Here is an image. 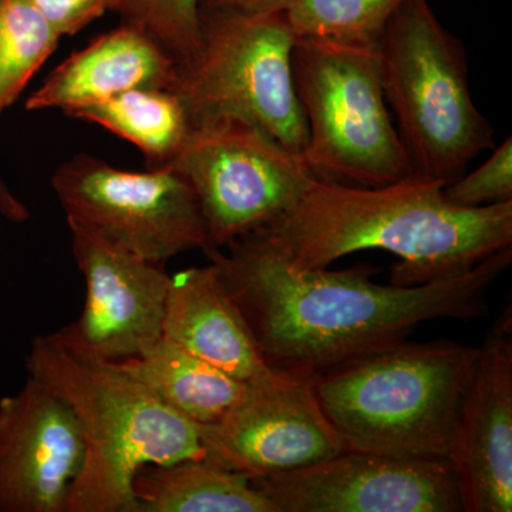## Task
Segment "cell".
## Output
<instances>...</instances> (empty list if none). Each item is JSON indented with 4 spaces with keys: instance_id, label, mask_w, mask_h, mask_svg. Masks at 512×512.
Here are the masks:
<instances>
[{
    "instance_id": "1",
    "label": "cell",
    "mask_w": 512,
    "mask_h": 512,
    "mask_svg": "<svg viewBox=\"0 0 512 512\" xmlns=\"http://www.w3.org/2000/svg\"><path fill=\"white\" fill-rule=\"evenodd\" d=\"M266 365L313 380L357 356L403 342L421 323L487 315V295L512 245L463 274L423 285H379L372 268L291 271L251 237L205 254Z\"/></svg>"
},
{
    "instance_id": "2",
    "label": "cell",
    "mask_w": 512,
    "mask_h": 512,
    "mask_svg": "<svg viewBox=\"0 0 512 512\" xmlns=\"http://www.w3.org/2000/svg\"><path fill=\"white\" fill-rule=\"evenodd\" d=\"M443 188L417 177L379 187L316 178L281 217L247 237L295 272L382 249L400 258L390 276L396 286L463 274L512 245V201L458 207Z\"/></svg>"
},
{
    "instance_id": "3",
    "label": "cell",
    "mask_w": 512,
    "mask_h": 512,
    "mask_svg": "<svg viewBox=\"0 0 512 512\" xmlns=\"http://www.w3.org/2000/svg\"><path fill=\"white\" fill-rule=\"evenodd\" d=\"M26 369L69 404L82 429L86 454L66 512H131L138 471L207 460L204 426L175 412L113 363L36 336Z\"/></svg>"
},
{
    "instance_id": "4",
    "label": "cell",
    "mask_w": 512,
    "mask_h": 512,
    "mask_svg": "<svg viewBox=\"0 0 512 512\" xmlns=\"http://www.w3.org/2000/svg\"><path fill=\"white\" fill-rule=\"evenodd\" d=\"M478 348L436 340L394 343L312 380L346 450L396 458H446Z\"/></svg>"
},
{
    "instance_id": "5",
    "label": "cell",
    "mask_w": 512,
    "mask_h": 512,
    "mask_svg": "<svg viewBox=\"0 0 512 512\" xmlns=\"http://www.w3.org/2000/svg\"><path fill=\"white\" fill-rule=\"evenodd\" d=\"M377 56L414 177L446 187L474 158L493 150V127L471 96L466 49L441 25L429 0H410L394 13Z\"/></svg>"
},
{
    "instance_id": "6",
    "label": "cell",
    "mask_w": 512,
    "mask_h": 512,
    "mask_svg": "<svg viewBox=\"0 0 512 512\" xmlns=\"http://www.w3.org/2000/svg\"><path fill=\"white\" fill-rule=\"evenodd\" d=\"M292 70L308 130L301 157L316 178L379 187L414 177L384 96L377 46L298 37Z\"/></svg>"
},
{
    "instance_id": "7",
    "label": "cell",
    "mask_w": 512,
    "mask_h": 512,
    "mask_svg": "<svg viewBox=\"0 0 512 512\" xmlns=\"http://www.w3.org/2000/svg\"><path fill=\"white\" fill-rule=\"evenodd\" d=\"M296 33L285 12L201 8V35L170 89L192 123L232 116L255 124L302 156L308 130L293 82Z\"/></svg>"
},
{
    "instance_id": "8",
    "label": "cell",
    "mask_w": 512,
    "mask_h": 512,
    "mask_svg": "<svg viewBox=\"0 0 512 512\" xmlns=\"http://www.w3.org/2000/svg\"><path fill=\"white\" fill-rule=\"evenodd\" d=\"M165 167L183 174L197 195L210 251L271 224L316 180L301 156L232 116L194 121L180 153Z\"/></svg>"
},
{
    "instance_id": "9",
    "label": "cell",
    "mask_w": 512,
    "mask_h": 512,
    "mask_svg": "<svg viewBox=\"0 0 512 512\" xmlns=\"http://www.w3.org/2000/svg\"><path fill=\"white\" fill-rule=\"evenodd\" d=\"M52 185L67 222L146 261L211 249L197 195L174 168L127 171L82 153L59 165Z\"/></svg>"
},
{
    "instance_id": "10",
    "label": "cell",
    "mask_w": 512,
    "mask_h": 512,
    "mask_svg": "<svg viewBox=\"0 0 512 512\" xmlns=\"http://www.w3.org/2000/svg\"><path fill=\"white\" fill-rule=\"evenodd\" d=\"M251 480L275 512L463 511L446 458L345 450L309 466Z\"/></svg>"
},
{
    "instance_id": "11",
    "label": "cell",
    "mask_w": 512,
    "mask_h": 512,
    "mask_svg": "<svg viewBox=\"0 0 512 512\" xmlns=\"http://www.w3.org/2000/svg\"><path fill=\"white\" fill-rule=\"evenodd\" d=\"M74 261L86 281L79 318L49 335L64 349L101 362L138 356L163 336L171 276L111 244L89 229L67 222Z\"/></svg>"
},
{
    "instance_id": "12",
    "label": "cell",
    "mask_w": 512,
    "mask_h": 512,
    "mask_svg": "<svg viewBox=\"0 0 512 512\" xmlns=\"http://www.w3.org/2000/svg\"><path fill=\"white\" fill-rule=\"evenodd\" d=\"M207 460L249 477L309 466L346 450L313 393L312 380L284 373L247 383L218 423L204 426Z\"/></svg>"
},
{
    "instance_id": "13",
    "label": "cell",
    "mask_w": 512,
    "mask_h": 512,
    "mask_svg": "<svg viewBox=\"0 0 512 512\" xmlns=\"http://www.w3.org/2000/svg\"><path fill=\"white\" fill-rule=\"evenodd\" d=\"M84 454L69 404L29 376L0 400V512H66Z\"/></svg>"
},
{
    "instance_id": "14",
    "label": "cell",
    "mask_w": 512,
    "mask_h": 512,
    "mask_svg": "<svg viewBox=\"0 0 512 512\" xmlns=\"http://www.w3.org/2000/svg\"><path fill=\"white\" fill-rule=\"evenodd\" d=\"M448 463L463 511H512V311L505 309L478 348L458 406Z\"/></svg>"
},
{
    "instance_id": "15",
    "label": "cell",
    "mask_w": 512,
    "mask_h": 512,
    "mask_svg": "<svg viewBox=\"0 0 512 512\" xmlns=\"http://www.w3.org/2000/svg\"><path fill=\"white\" fill-rule=\"evenodd\" d=\"M177 67L146 33L121 23L60 63L25 107L67 113L138 87L170 89Z\"/></svg>"
},
{
    "instance_id": "16",
    "label": "cell",
    "mask_w": 512,
    "mask_h": 512,
    "mask_svg": "<svg viewBox=\"0 0 512 512\" xmlns=\"http://www.w3.org/2000/svg\"><path fill=\"white\" fill-rule=\"evenodd\" d=\"M163 336L241 382L271 375L214 264L171 276Z\"/></svg>"
},
{
    "instance_id": "17",
    "label": "cell",
    "mask_w": 512,
    "mask_h": 512,
    "mask_svg": "<svg viewBox=\"0 0 512 512\" xmlns=\"http://www.w3.org/2000/svg\"><path fill=\"white\" fill-rule=\"evenodd\" d=\"M113 363L158 400L202 426L218 423L241 399L247 383L161 336L138 356Z\"/></svg>"
},
{
    "instance_id": "18",
    "label": "cell",
    "mask_w": 512,
    "mask_h": 512,
    "mask_svg": "<svg viewBox=\"0 0 512 512\" xmlns=\"http://www.w3.org/2000/svg\"><path fill=\"white\" fill-rule=\"evenodd\" d=\"M131 512H275L251 477L208 460L144 467Z\"/></svg>"
},
{
    "instance_id": "19",
    "label": "cell",
    "mask_w": 512,
    "mask_h": 512,
    "mask_svg": "<svg viewBox=\"0 0 512 512\" xmlns=\"http://www.w3.org/2000/svg\"><path fill=\"white\" fill-rule=\"evenodd\" d=\"M64 114L134 144L146 157L147 168L170 164L192 127L184 101L173 90L163 87H138Z\"/></svg>"
},
{
    "instance_id": "20",
    "label": "cell",
    "mask_w": 512,
    "mask_h": 512,
    "mask_svg": "<svg viewBox=\"0 0 512 512\" xmlns=\"http://www.w3.org/2000/svg\"><path fill=\"white\" fill-rule=\"evenodd\" d=\"M62 37L28 0H0V116L55 53ZM0 215L15 224L29 220L28 208L0 173Z\"/></svg>"
},
{
    "instance_id": "21",
    "label": "cell",
    "mask_w": 512,
    "mask_h": 512,
    "mask_svg": "<svg viewBox=\"0 0 512 512\" xmlns=\"http://www.w3.org/2000/svg\"><path fill=\"white\" fill-rule=\"evenodd\" d=\"M410 0H293L285 10L296 36L377 46L387 23Z\"/></svg>"
},
{
    "instance_id": "22",
    "label": "cell",
    "mask_w": 512,
    "mask_h": 512,
    "mask_svg": "<svg viewBox=\"0 0 512 512\" xmlns=\"http://www.w3.org/2000/svg\"><path fill=\"white\" fill-rule=\"evenodd\" d=\"M124 25L146 33L178 64L200 43L201 0H109Z\"/></svg>"
},
{
    "instance_id": "23",
    "label": "cell",
    "mask_w": 512,
    "mask_h": 512,
    "mask_svg": "<svg viewBox=\"0 0 512 512\" xmlns=\"http://www.w3.org/2000/svg\"><path fill=\"white\" fill-rule=\"evenodd\" d=\"M448 201L476 208L512 201V138L494 146L490 157L471 173H464L443 188Z\"/></svg>"
},
{
    "instance_id": "24",
    "label": "cell",
    "mask_w": 512,
    "mask_h": 512,
    "mask_svg": "<svg viewBox=\"0 0 512 512\" xmlns=\"http://www.w3.org/2000/svg\"><path fill=\"white\" fill-rule=\"evenodd\" d=\"M60 37L74 36L109 12V0H28Z\"/></svg>"
},
{
    "instance_id": "25",
    "label": "cell",
    "mask_w": 512,
    "mask_h": 512,
    "mask_svg": "<svg viewBox=\"0 0 512 512\" xmlns=\"http://www.w3.org/2000/svg\"><path fill=\"white\" fill-rule=\"evenodd\" d=\"M293 0H201V8L245 13L285 12Z\"/></svg>"
}]
</instances>
